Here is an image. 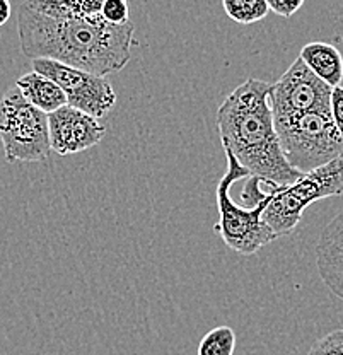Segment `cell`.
<instances>
[{
	"mask_svg": "<svg viewBox=\"0 0 343 355\" xmlns=\"http://www.w3.org/2000/svg\"><path fill=\"white\" fill-rule=\"evenodd\" d=\"M21 50L28 58H51L96 76L121 72L132 60L135 24L92 19H53L24 3L17 14Z\"/></svg>",
	"mask_w": 343,
	"mask_h": 355,
	"instance_id": "1",
	"label": "cell"
},
{
	"mask_svg": "<svg viewBox=\"0 0 343 355\" xmlns=\"http://www.w3.org/2000/svg\"><path fill=\"white\" fill-rule=\"evenodd\" d=\"M272 84L248 79L239 84L217 110V128L229 149L249 175L275 184H290L304 173L287 162L279 144L268 94Z\"/></svg>",
	"mask_w": 343,
	"mask_h": 355,
	"instance_id": "2",
	"label": "cell"
},
{
	"mask_svg": "<svg viewBox=\"0 0 343 355\" xmlns=\"http://www.w3.org/2000/svg\"><path fill=\"white\" fill-rule=\"evenodd\" d=\"M283 157L292 168L309 173L343 155V137L330 110H313L274 118Z\"/></svg>",
	"mask_w": 343,
	"mask_h": 355,
	"instance_id": "3",
	"label": "cell"
},
{
	"mask_svg": "<svg viewBox=\"0 0 343 355\" xmlns=\"http://www.w3.org/2000/svg\"><path fill=\"white\" fill-rule=\"evenodd\" d=\"M343 195V155L313 171L304 173L290 184H274L272 197L261 214V220L280 236H289L297 227L302 214L323 198Z\"/></svg>",
	"mask_w": 343,
	"mask_h": 355,
	"instance_id": "4",
	"label": "cell"
},
{
	"mask_svg": "<svg viewBox=\"0 0 343 355\" xmlns=\"http://www.w3.org/2000/svg\"><path fill=\"white\" fill-rule=\"evenodd\" d=\"M224 153L227 159V171L220 178L216 190L217 209H219V222L216 224V231L219 232L227 248L243 257H249L276 239L272 229L261 220V214L270 198L254 207H243L236 203L231 197L232 184L243 178H248L249 171L243 168L231 150L224 149Z\"/></svg>",
	"mask_w": 343,
	"mask_h": 355,
	"instance_id": "5",
	"label": "cell"
},
{
	"mask_svg": "<svg viewBox=\"0 0 343 355\" xmlns=\"http://www.w3.org/2000/svg\"><path fill=\"white\" fill-rule=\"evenodd\" d=\"M0 142L7 162H42L51 153L48 114L12 87L0 96Z\"/></svg>",
	"mask_w": 343,
	"mask_h": 355,
	"instance_id": "6",
	"label": "cell"
},
{
	"mask_svg": "<svg viewBox=\"0 0 343 355\" xmlns=\"http://www.w3.org/2000/svg\"><path fill=\"white\" fill-rule=\"evenodd\" d=\"M31 67L33 70L50 77L62 87L67 98V105L86 111L99 120L112 113L116 105L118 96L106 77L43 57L33 58Z\"/></svg>",
	"mask_w": 343,
	"mask_h": 355,
	"instance_id": "7",
	"label": "cell"
},
{
	"mask_svg": "<svg viewBox=\"0 0 343 355\" xmlns=\"http://www.w3.org/2000/svg\"><path fill=\"white\" fill-rule=\"evenodd\" d=\"M331 89L297 57L285 73L272 84L268 103L274 118L313 110H330Z\"/></svg>",
	"mask_w": 343,
	"mask_h": 355,
	"instance_id": "8",
	"label": "cell"
},
{
	"mask_svg": "<svg viewBox=\"0 0 343 355\" xmlns=\"http://www.w3.org/2000/svg\"><path fill=\"white\" fill-rule=\"evenodd\" d=\"M50 146L58 155L79 154L96 147L106 135L101 120L70 105L48 114Z\"/></svg>",
	"mask_w": 343,
	"mask_h": 355,
	"instance_id": "9",
	"label": "cell"
},
{
	"mask_svg": "<svg viewBox=\"0 0 343 355\" xmlns=\"http://www.w3.org/2000/svg\"><path fill=\"white\" fill-rule=\"evenodd\" d=\"M315 254L321 280L343 301V212L324 225Z\"/></svg>",
	"mask_w": 343,
	"mask_h": 355,
	"instance_id": "10",
	"label": "cell"
},
{
	"mask_svg": "<svg viewBox=\"0 0 343 355\" xmlns=\"http://www.w3.org/2000/svg\"><path fill=\"white\" fill-rule=\"evenodd\" d=\"M299 57L328 86L335 87L342 84L343 55L337 46L324 42H311L302 46Z\"/></svg>",
	"mask_w": 343,
	"mask_h": 355,
	"instance_id": "11",
	"label": "cell"
},
{
	"mask_svg": "<svg viewBox=\"0 0 343 355\" xmlns=\"http://www.w3.org/2000/svg\"><path fill=\"white\" fill-rule=\"evenodd\" d=\"M16 87L33 106L45 111L46 114L67 105V98H65V92L62 91V87L50 77L43 76L36 70L21 76L16 80Z\"/></svg>",
	"mask_w": 343,
	"mask_h": 355,
	"instance_id": "12",
	"label": "cell"
},
{
	"mask_svg": "<svg viewBox=\"0 0 343 355\" xmlns=\"http://www.w3.org/2000/svg\"><path fill=\"white\" fill-rule=\"evenodd\" d=\"M105 0H26L24 6L53 19H92L101 16Z\"/></svg>",
	"mask_w": 343,
	"mask_h": 355,
	"instance_id": "13",
	"label": "cell"
},
{
	"mask_svg": "<svg viewBox=\"0 0 343 355\" xmlns=\"http://www.w3.org/2000/svg\"><path fill=\"white\" fill-rule=\"evenodd\" d=\"M222 7L227 17L239 24H254L265 19L270 10L267 0H222Z\"/></svg>",
	"mask_w": 343,
	"mask_h": 355,
	"instance_id": "14",
	"label": "cell"
},
{
	"mask_svg": "<svg viewBox=\"0 0 343 355\" xmlns=\"http://www.w3.org/2000/svg\"><path fill=\"white\" fill-rule=\"evenodd\" d=\"M236 349V333L231 327L212 328L200 340L197 355H232Z\"/></svg>",
	"mask_w": 343,
	"mask_h": 355,
	"instance_id": "15",
	"label": "cell"
},
{
	"mask_svg": "<svg viewBox=\"0 0 343 355\" xmlns=\"http://www.w3.org/2000/svg\"><path fill=\"white\" fill-rule=\"evenodd\" d=\"M308 355H343V328L328 333L315 342Z\"/></svg>",
	"mask_w": 343,
	"mask_h": 355,
	"instance_id": "16",
	"label": "cell"
},
{
	"mask_svg": "<svg viewBox=\"0 0 343 355\" xmlns=\"http://www.w3.org/2000/svg\"><path fill=\"white\" fill-rule=\"evenodd\" d=\"M101 17L112 24H125L130 21L128 16V0H105Z\"/></svg>",
	"mask_w": 343,
	"mask_h": 355,
	"instance_id": "17",
	"label": "cell"
},
{
	"mask_svg": "<svg viewBox=\"0 0 343 355\" xmlns=\"http://www.w3.org/2000/svg\"><path fill=\"white\" fill-rule=\"evenodd\" d=\"M330 114L333 118L335 127L338 128L340 135L343 137V86H335L331 89L330 96Z\"/></svg>",
	"mask_w": 343,
	"mask_h": 355,
	"instance_id": "18",
	"label": "cell"
},
{
	"mask_svg": "<svg viewBox=\"0 0 343 355\" xmlns=\"http://www.w3.org/2000/svg\"><path fill=\"white\" fill-rule=\"evenodd\" d=\"M306 0H267L272 12L282 17H292L304 6Z\"/></svg>",
	"mask_w": 343,
	"mask_h": 355,
	"instance_id": "19",
	"label": "cell"
},
{
	"mask_svg": "<svg viewBox=\"0 0 343 355\" xmlns=\"http://www.w3.org/2000/svg\"><path fill=\"white\" fill-rule=\"evenodd\" d=\"M10 14H12V7L9 0H0V28L9 21Z\"/></svg>",
	"mask_w": 343,
	"mask_h": 355,
	"instance_id": "20",
	"label": "cell"
}]
</instances>
